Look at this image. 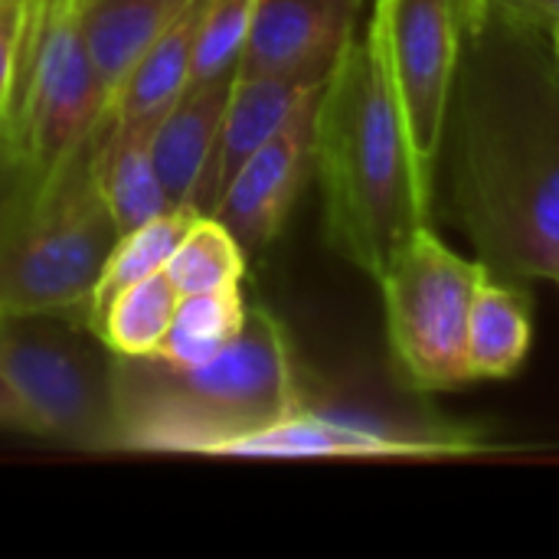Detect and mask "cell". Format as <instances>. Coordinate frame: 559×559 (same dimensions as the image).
<instances>
[{
  "instance_id": "484cf974",
  "label": "cell",
  "mask_w": 559,
  "mask_h": 559,
  "mask_svg": "<svg viewBox=\"0 0 559 559\" xmlns=\"http://www.w3.org/2000/svg\"><path fill=\"white\" fill-rule=\"evenodd\" d=\"M547 36H550V46H554V56H557L559 62V16L547 26Z\"/></svg>"
},
{
  "instance_id": "8992f818",
  "label": "cell",
  "mask_w": 559,
  "mask_h": 559,
  "mask_svg": "<svg viewBox=\"0 0 559 559\" xmlns=\"http://www.w3.org/2000/svg\"><path fill=\"white\" fill-rule=\"evenodd\" d=\"M491 269L455 252L432 223L416 226L393 252L377 285L386 341L400 380L416 393H449L475 380L468 364V314Z\"/></svg>"
},
{
  "instance_id": "7c38bea8",
  "label": "cell",
  "mask_w": 559,
  "mask_h": 559,
  "mask_svg": "<svg viewBox=\"0 0 559 559\" xmlns=\"http://www.w3.org/2000/svg\"><path fill=\"white\" fill-rule=\"evenodd\" d=\"M324 79H305V75H246L236 72L233 95L223 115V128L213 147V157L206 164L200 193H197V210L213 213L219 197L226 193L229 180L239 174V167L269 141L275 138L288 118L305 105L308 95L321 88Z\"/></svg>"
},
{
  "instance_id": "9a60e30c",
  "label": "cell",
  "mask_w": 559,
  "mask_h": 559,
  "mask_svg": "<svg viewBox=\"0 0 559 559\" xmlns=\"http://www.w3.org/2000/svg\"><path fill=\"white\" fill-rule=\"evenodd\" d=\"M151 131L154 128L118 124L105 118L95 138V177L118 233L144 226L174 210V200L167 197L151 157Z\"/></svg>"
},
{
  "instance_id": "44dd1931",
  "label": "cell",
  "mask_w": 559,
  "mask_h": 559,
  "mask_svg": "<svg viewBox=\"0 0 559 559\" xmlns=\"http://www.w3.org/2000/svg\"><path fill=\"white\" fill-rule=\"evenodd\" d=\"M246 259L249 255L239 246V239L216 216L200 213L183 233L164 272L170 275L180 295H200L242 285Z\"/></svg>"
},
{
  "instance_id": "5bb4252c",
  "label": "cell",
  "mask_w": 559,
  "mask_h": 559,
  "mask_svg": "<svg viewBox=\"0 0 559 559\" xmlns=\"http://www.w3.org/2000/svg\"><path fill=\"white\" fill-rule=\"evenodd\" d=\"M203 10L206 0H190L180 16L147 46V52L134 62L111 98V121L154 128L157 118L183 95V88L190 85Z\"/></svg>"
},
{
  "instance_id": "cb8c5ba5",
  "label": "cell",
  "mask_w": 559,
  "mask_h": 559,
  "mask_svg": "<svg viewBox=\"0 0 559 559\" xmlns=\"http://www.w3.org/2000/svg\"><path fill=\"white\" fill-rule=\"evenodd\" d=\"M23 177H26L23 160L16 154H10V151H0V219H3V213L10 206V200L16 197Z\"/></svg>"
},
{
  "instance_id": "83f0119b",
  "label": "cell",
  "mask_w": 559,
  "mask_h": 559,
  "mask_svg": "<svg viewBox=\"0 0 559 559\" xmlns=\"http://www.w3.org/2000/svg\"><path fill=\"white\" fill-rule=\"evenodd\" d=\"M557 285H559V275H557Z\"/></svg>"
},
{
  "instance_id": "7a4b0ae2",
  "label": "cell",
  "mask_w": 559,
  "mask_h": 559,
  "mask_svg": "<svg viewBox=\"0 0 559 559\" xmlns=\"http://www.w3.org/2000/svg\"><path fill=\"white\" fill-rule=\"evenodd\" d=\"M314 177L324 242L373 282L432 223L419 206L403 121L367 36L354 33L328 69L314 115Z\"/></svg>"
},
{
  "instance_id": "4316f807",
  "label": "cell",
  "mask_w": 559,
  "mask_h": 559,
  "mask_svg": "<svg viewBox=\"0 0 559 559\" xmlns=\"http://www.w3.org/2000/svg\"><path fill=\"white\" fill-rule=\"evenodd\" d=\"M0 151H10V154H13V144H10V131H7L3 115H0Z\"/></svg>"
},
{
  "instance_id": "603a6c76",
  "label": "cell",
  "mask_w": 559,
  "mask_h": 559,
  "mask_svg": "<svg viewBox=\"0 0 559 559\" xmlns=\"http://www.w3.org/2000/svg\"><path fill=\"white\" fill-rule=\"evenodd\" d=\"M485 3H491L501 13H511L518 20L537 23L544 29L559 16V0H485Z\"/></svg>"
},
{
  "instance_id": "30bf717a",
  "label": "cell",
  "mask_w": 559,
  "mask_h": 559,
  "mask_svg": "<svg viewBox=\"0 0 559 559\" xmlns=\"http://www.w3.org/2000/svg\"><path fill=\"white\" fill-rule=\"evenodd\" d=\"M318 95L321 88L308 95L288 124L239 167L210 213L239 239L246 255L262 252L282 233L308 174H314Z\"/></svg>"
},
{
  "instance_id": "d6986e66",
  "label": "cell",
  "mask_w": 559,
  "mask_h": 559,
  "mask_svg": "<svg viewBox=\"0 0 559 559\" xmlns=\"http://www.w3.org/2000/svg\"><path fill=\"white\" fill-rule=\"evenodd\" d=\"M177 305V285L167 272H157L121 288L88 324L115 357H151L164 341Z\"/></svg>"
},
{
  "instance_id": "ba28073f",
  "label": "cell",
  "mask_w": 559,
  "mask_h": 559,
  "mask_svg": "<svg viewBox=\"0 0 559 559\" xmlns=\"http://www.w3.org/2000/svg\"><path fill=\"white\" fill-rule=\"evenodd\" d=\"M465 0H373L367 39L393 92L419 206L436 219V164L462 56Z\"/></svg>"
},
{
  "instance_id": "ac0fdd59",
  "label": "cell",
  "mask_w": 559,
  "mask_h": 559,
  "mask_svg": "<svg viewBox=\"0 0 559 559\" xmlns=\"http://www.w3.org/2000/svg\"><path fill=\"white\" fill-rule=\"evenodd\" d=\"M249 305L242 298V285L180 295L174 321L151 357H160L177 367H197L223 354L242 331Z\"/></svg>"
},
{
  "instance_id": "7402d4cb",
  "label": "cell",
  "mask_w": 559,
  "mask_h": 559,
  "mask_svg": "<svg viewBox=\"0 0 559 559\" xmlns=\"http://www.w3.org/2000/svg\"><path fill=\"white\" fill-rule=\"evenodd\" d=\"M36 0H0V115L7 121ZM10 131V128H7Z\"/></svg>"
},
{
  "instance_id": "2e32d148",
  "label": "cell",
  "mask_w": 559,
  "mask_h": 559,
  "mask_svg": "<svg viewBox=\"0 0 559 559\" xmlns=\"http://www.w3.org/2000/svg\"><path fill=\"white\" fill-rule=\"evenodd\" d=\"M531 295L527 285L488 272L472 298L468 364L475 380H504L531 354Z\"/></svg>"
},
{
  "instance_id": "277c9868",
  "label": "cell",
  "mask_w": 559,
  "mask_h": 559,
  "mask_svg": "<svg viewBox=\"0 0 559 559\" xmlns=\"http://www.w3.org/2000/svg\"><path fill=\"white\" fill-rule=\"evenodd\" d=\"M98 138V134H95ZM95 138L26 174L0 219V311H85L118 242L98 190Z\"/></svg>"
},
{
  "instance_id": "8fae6325",
  "label": "cell",
  "mask_w": 559,
  "mask_h": 559,
  "mask_svg": "<svg viewBox=\"0 0 559 559\" xmlns=\"http://www.w3.org/2000/svg\"><path fill=\"white\" fill-rule=\"evenodd\" d=\"M360 0H255L239 72L324 79L357 33Z\"/></svg>"
},
{
  "instance_id": "d4e9b609",
  "label": "cell",
  "mask_w": 559,
  "mask_h": 559,
  "mask_svg": "<svg viewBox=\"0 0 559 559\" xmlns=\"http://www.w3.org/2000/svg\"><path fill=\"white\" fill-rule=\"evenodd\" d=\"M0 429H16V432H29L26 413L16 400V393L10 390L7 377L0 373Z\"/></svg>"
},
{
  "instance_id": "52a82bcc",
  "label": "cell",
  "mask_w": 559,
  "mask_h": 559,
  "mask_svg": "<svg viewBox=\"0 0 559 559\" xmlns=\"http://www.w3.org/2000/svg\"><path fill=\"white\" fill-rule=\"evenodd\" d=\"M111 111V88L92 56L82 0H36L7 111L13 154L46 174L85 147Z\"/></svg>"
},
{
  "instance_id": "9c48e42d",
  "label": "cell",
  "mask_w": 559,
  "mask_h": 559,
  "mask_svg": "<svg viewBox=\"0 0 559 559\" xmlns=\"http://www.w3.org/2000/svg\"><path fill=\"white\" fill-rule=\"evenodd\" d=\"M481 436L459 426H393L350 413L298 406L233 442L226 459H449L475 455Z\"/></svg>"
},
{
  "instance_id": "e0dca14e",
  "label": "cell",
  "mask_w": 559,
  "mask_h": 559,
  "mask_svg": "<svg viewBox=\"0 0 559 559\" xmlns=\"http://www.w3.org/2000/svg\"><path fill=\"white\" fill-rule=\"evenodd\" d=\"M190 0H82V26L111 98L147 46Z\"/></svg>"
},
{
  "instance_id": "3957f363",
  "label": "cell",
  "mask_w": 559,
  "mask_h": 559,
  "mask_svg": "<svg viewBox=\"0 0 559 559\" xmlns=\"http://www.w3.org/2000/svg\"><path fill=\"white\" fill-rule=\"evenodd\" d=\"M118 449L226 455V449L295 413L301 386L282 321L249 305L239 337L206 364L118 357Z\"/></svg>"
},
{
  "instance_id": "ffe728a7",
  "label": "cell",
  "mask_w": 559,
  "mask_h": 559,
  "mask_svg": "<svg viewBox=\"0 0 559 559\" xmlns=\"http://www.w3.org/2000/svg\"><path fill=\"white\" fill-rule=\"evenodd\" d=\"M197 216H200V210H193V206H174L164 216L121 233L111 255H108V262H105V269H102V278H98V285L92 292L85 318L92 321L121 288L164 272L174 249L180 246L183 233L190 229V223Z\"/></svg>"
},
{
  "instance_id": "4fadbf2b",
  "label": "cell",
  "mask_w": 559,
  "mask_h": 559,
  "mask_svg": "<svg viewBox=\"0 0 559 559\" xmlns=\"http://www.w3.org/2000/svg\"><path fill=\"white\" fill-rule=\"evenodd\" d=\"M236 72L187 85L151 131V157L174 206L197 210V193L223 128Z\"/></svg>"
},
{
  "instance_id": "6da1fadb",
  "label": "cell",
  "mask_w": 559,
  "mask_h": 559,
  "mask_svg": "<svg viewBox=\"0 0 559 559\" xmlns=\"http://www.w3.org/2000/svg\"><path fill=\"white\" fill-rule=\"evenodd\" d=\"M436 219L501 278L559 275V62L544 26L465 0Z\"/></svg>"
},
{
  "instance_id": "5b68a950",
  "label": "cell",
  "mask_w": 559,
  "mask_h": 559,
  "mask_svg": "<svg viewBox=\"0 0 559 559\" xmlns=\"http://www.w3.org/2000/svg\"><path fill=\"white\" fill-rule=\"evenodd\" d=\"M115 360L85 311H0V373L33 436L118 449Z\"/></svg>"
}]
</instances>
